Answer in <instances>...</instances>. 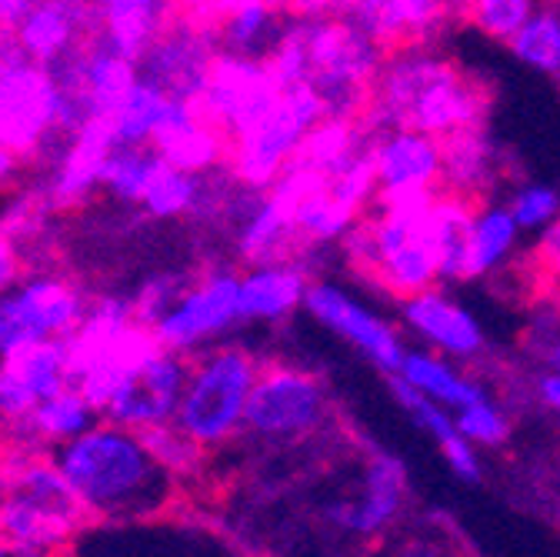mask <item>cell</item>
<instances>
[{
    "mask_svg": "<svg viewBox=\"0 0 560 557\" xmlns=\"http://www.w3.org/2000/svg\"><path fill=\"white\" fill-rule=\"evenodd\" d=\"M490 94L451 57L428 50V44L390 50L374 78L364 120L374 130L407 127L444 137L480 127L487 120Z\"/></svg>",
    "mask_w": 560,
    "mask_h": 557,
    "instance_id": "cell-1",
    "label": "cell"
},
{
    "mask_svg": "<svg viewBox=\"0 0 560 557\" xmlns=\"http://www.w3.org/2000/svg\"><path fill=\"white\" fill-rule=\"evenodd\" d=\"M70 491L88 511H151L164 501L167 467L154 461L137 431L114 421L91 425L60 444L57 461Z\"/></svg>",
    "mask_w": 560,
    "mask_h": 557,
    "instance_id": "cell-2",
    "label": "cell"
},
{
    "mask_svg": "<svg viewBox=\"0 0 560 557\" xmlns=\"http://www.w3.org/2000/svg\"><path fill=\"white\" fill-rule=\"evenodd\" d=\"M431 200L410 207L374 204V214H364L340 237L350 267L394 298H413L434 288L441 270L428 231Z\"/></svg>",
    "mask_w": 560,
    "mask_h": 557,
    "instance_id": "cell-3",
    "label": "cell"
},
{
    "mask_svg": "<svg viewBox=\"0 0 560 557\" xmlns=\"http://www.w3.org/2000/svg\"><path fill=\"white\" fill-rule=\"evenodd\" d=\"M301 27L307 47V84L324 97L327 114L364 117L387 50L347 14L301 18Z\"/></svg>",
    "mask_w": 560,
    "mask_h": 557,
    "instance_id": "cell-4",
    "label": "cell"
},
{
    "mask_svg": "<svg viewBox=\"0 0 560 557\" xmlns=\"http://www.w3.org/2000/svg\"><path fill=\"white\" fill-rule=\"evenodd\" d=\"M63 137V94L54 71L27 57L14 31L0 27V144L31 161L50 158Z\"/></svg>",
    "mask_w": 560,
    "mask_h": 557,
    "instance_id": "cell-5",
    "label": "cell"
},
{
    "mask_svg": "<svg viewBox=\"0 0 560 557\" xmlns=\"http://www.w3.org/2000/svg\"><path fill=\"white\" fill-rule=\"evenodd\" d=\"M260 361L241 344H214L190 358V378L174 421L203 448L231 441L244 428V410Z\"/></svg>",
    "mask_w": 560,
    "mask_h": 557,
    "instance_id": "cell-6",
    "label": "cell"
},
{
    "mask_svg": "<svg viewBox=\"0 0 560 557\" xmlns=\"http://www.w3.org/2000/svg\"><path fill=\"white\" fill-rule=\"evenodd\" d=\"M324 117L327 104L311 84L284 88L273 107L228 144V174L250 190H267L288 171L304 134Z\"/></svg>",
    "mask_w": 560,
    "mask_h": 557,
    "instance_id": "cell-7",
    "label": "cell"
},
{
    "mask_svg": "<svg viewBox=\"0 0 560 557\" xmlns=\"http://www.w3.org/2000/svg\"><path fill=\"white\" fill-rule=\"evenodd\" d=\"M327 414L330 397L317 374L294 364H260L244 410V428L260 441L294 444L317 434Z\"/></svg>",
    "mask_w": 560,
    "mask_h": 557,
    "instance_id": "cell-8",
    "label": "cell"
},
{
    "mask_svg": "<svg viewBox=\"0 0 560 557\" xmlns=\"http://www.w3.org/2000/svg\"><path fill=\"white\" fill-rule=\"evenodd\" d=\"M84 291L60 274H31L0 294V358L44 337H70L84 321Z\"/></svg>",
    "mask_w": 560,
    "mask_h": 557,
    "instance_id": "cell-9",
    "label": "cell"
},
{
    "mask_svg": "<svg viewBox=\"0 0 560 557\" xmlns=\"http://www.w3.org/2000/svg\"><path fill=\"white\" fill-rule=\"evenodd\" d=\"M241 321V274L231 267H207L190 277L174 307L151 327L167 351L194 358L200 347L224 337Z\"/></svg>",
    "mask_w": 560,
    "mask_h": 557,
    "instance_id": "cell-10",
    "label": "cell"
},
{
    "mask_svg": "<svg viewBox=\"0 0 560 557\" xmlns=\"http://www.w3.org/2000/svg\"><path fill=\"white\" fill-rule=\"evenodd\" d=\"M280 91L284 88L277 84V78L270 74L264 57L221 47L194 107L200 111L203 120H210L218 130H224L228 144H231L234 137L250 130L273 107Z\"/></svg>",
    "mask_w": 560,
    "mask_h": 557,
    "instance_id": "cell-11",
    "label": "cell"
},
{
    "mask_svg": "<svg viewBox=\"0 0 560 557\" xmlns=\"http://www.w3.org/2000/svg\"><path fill=\"white\" fill-rule=\"evenodd\" d=\"M374 174L377 197L374 204L410 207L428 204L441 190V141L431 134L390 127L374 134Z\"/></svg>",
    "mask_w": 560,
    "mask_h": 557,
    "instance_id": "cell-12",
    "label": "cell"
},
{
    "mask_svg": "<svg viewBox=\"0 0 560 557\" xmlns=\"http://www.w3.org/2000/svg\"><path fill=\"white\" fill-rule=\"evenodd\" d=\"M218 54H221L218 31L180 14L151 44V50L140 60V74L161 84L171 97L194 104L197 94L203 91V81Z\"/></svg>",
    "mask_w": 560,
    "mask_h": 557,
    "instance_id": "cell-13",
    "label": "cell"
},
{
    "mask_svg": "<svg viewBox=\"0 0 560 557\" xmlns=\"http://www.w3.org/2000/svg\"><path fill=\"white\" fill-rule=\"evenodd\" d=\"M187 378H190V358L161 347V351L148 364H140L107 401L104 407L107 421L130 428V431H144L151 425L174 421Z\"/></svg>",
    "mask_w": 560,
    "mask_h": 557,
    "instance_id": "cell-14",
    "label": "cell"
},
{
    "mask_svg": "<svg viewBox=\"0 0 560 557\" xmlns=\"http://www.w3.org/2000/svg\"><path fill=\"white\" fill-rule=\"evenodd\" d=\"M304 311L327 327L330 334H337L340 340H347L350 347L374 361L377 368H384L387 374H394L404 361V347H400V334L374 311H368L361 301L350 298L343 288L330 285V281H311L307 298H304Z\"/></svg>",
    "mask_w": 560,
    "mask_h": 557,
    "instance_id": "cell-15",
    "label": "cell"
},
{
    "mask_svg": "<svg viewBox=\"0 0 560 557\" xmlns=\"http://www.w3.org/2000/svg\"><path fill=\"white\" fill-rule=\"evenodd\" d=\"M114 151L110 117H88L78 130H70L50 154V174L44 184V200L50 211H74L101 190V171Z\"/></svg>",
    "mask_w": 560,
    "mask_h": 557,
    "instance_id": "cell-16",
    "label": "cell"
},
{
    "mask_svg": "<svg viewBox=\"0 0 560 557\" xmlns=\"http://www.w3.org/2000/svg\"><path fill=\"white\" fill-rule=\"evenodd\" d=\"M407 467L387 451L368 457L361 487L350 498L327 504V521L354 537H381L404 511Z\"/></svg>",
    "mask_w": 560,
    "mask_h": 557,
    "instance_id": "cell-17",
    "label": "cell"
},
{
    "mask_svg": "<svg viewBox=\"0 0 560 557\" xmlns=\"http://www.w3.org/2000/svg\"><path fill=\"white\" fill-rule=\"evenodd\" d=\"M404 324L417 337H424L444 358L474 361L487 347L480 321L464 304H457L451 294H444L438 285L413 294V298H404Z\"/></svg>",
    "mask_w": 560,
    "mask_h": 557,
    "instance_id": "cell-18",
    "label": "cell"
},
{
    "mask_svg": "<svg viewBox=\"0 0 560 557\" xmlns=\"http://www.w3.org/2000/svg\"><path fill=\"white\" fill-rule=\"evenodd\" d=\"M14 34L27 57L54 67L94 37V0H37Z\"/></svg>",
    "mask_w": 560,
    "mask_h": 557,
    "instance_id": "cell-19",
    "label": "cell"
},
{
    "mask_svg": "<svg viewBox=\"0 0 560 557\" xmlns=\"http://www.w3.org/2000/svg\"><path fill=\"white\" fill-rule=\"evenodd\" d=\"M311 274L301 257L267 260L241 274V321L244 324H280L304 307Z\"/></svg>",
    "mask_w": 560,
    "mask_h": 557,
    "instance_id": "cell-20",
    "label": "cell"
},
{
    "mask_svg": "<svg viewBox=\"0 0 560 557\" xmlns=\"http://www.w3.org/2000/svg\"><path fill=\"white\" fill-rule=\"evenodd\" d=\"M451 0H358L347 18H354L387 54L400 47L428 44L451 18Z\"/></svg>",
    "mask_w": 560,
    "mask_h": 557,
    "instance_id": "cell-21",
    "label": "cell"
},
{
    "mask_svg": "<svg viewBox=\"0 0 560 557\" xmlns=\"http://www.w3.org/2000/svg\"><path fill=\"white\" fill-rule=\"evenodd\" d=\"M167 164L190 171V174H210L228 164V137L210 120L200 117V111L190 101L174 97L171 111L151 144Z\"/></svg>",
    "mask_w": 560,
    "mask_h": 557,
    "instance_id": "cell-22",
    "label": "cell"
},
{
    "mask_svg": "<svg viewBox=\"0 0 560 557\" xmlns=\"http://www.w3.org/2000/svg\"><path fill=\"white\" fill-rule=\"evenodd\" d=\"M504 181V158L480 127L457 130L441 141V190L483 204V197Z\"/></svg>",
    "mask_w": 560,
    "mask_h": 557,
    "instance_id": "cell-23",
    "label": "cell"
},
{
    "mask_svg": "<svg viewBox=\"0 0 560 557\" xmlns=\"http://www.w3.org/2000/svg\"><path fill=\"white\" fill-rule=\"evenodd\" d=\"M184 0H94V37L130 60H144Z\"/></svg>",
    "mask_w": 560,
    "mask_h": 557,
    "instance_id": "cell-24",
    "label": "cell"
},
{
    "mask_svg": "<svg viewBox=\"0 0 560 557\" xmlns=\"http://www.w3.org/2000/svg\"><path fill=\"white\" fill-rule=\"evenodd\" d=\"M390 394L413 417V425L424 428L438 441V448H441L444 461L451 464V471L457 477H464L467 484H477L480 474H483V467H480V457H477L474 444L460 434V428L454 421V410H447L444 404H438L428 394H420L417 387H410L397 374H390Z\"/></svg>",
    "mask_w": 560,
    "mask_h": 557,
    "instance_id": "cell-25",
    "label": "cell"
},
{
    "mask_svg": "<svg viewBox=\"0 0 560 557\" xmlns=\"http://www.w3.org/2000/svg\"><path fill=\"white\" fill-rule=\"evenodd\" d=\"M477 204L451 190H438L428 207V231L438 254L441 281H470V231Z\"/></svg>",
    "mask_w": 560,
    "mask_h": 557,
    "instance_id": "cell-26",
    "label": "cell"
},
{
    "mask_svg": "<svg viewBox=\"0 0 560 557\" xmlns=\"http://www.w3.org/2000/svg\"><path fill=\"white\" fill-rule=\"evenodd\" d=\"M81 514L74 508H60L21 491H11V498L0 504V534L21 547H40L57 544L78 527Z\"/></svg>",
    "mask_w": 560,
    "mask_h": 557,
    "instance_id": "cell-27",
    "label": "cell"
},
{
    "mask_svg": "<svg viewBox=\"0 0 560 557\" xmlns=\"http://www.w3.org/2000/svg\"><path fill=\"white\" fill-rule=\"evenodd\" d=\"M394 374L400 381H407L410 387H417L420 394H428L438 404H444L447 410H460L474 401L490 397L483 384H477L474 378L457 371L447 358L428 355V351H407Z\"/></svg>",
    "mask_w": 560,
    "mask_h": 557,
    "instance_id": "cell-28",
    "label": "cell"
},
{
    "mask_svg": "<svg viewBox=\"0 0 560 557\" xmlns=\"http://www.w3.org/2000/svg\"><path fill=\"white\" fill-rule=\"evenodd\" d=\"M207 197V174H190L164 158L154 167V177L140 197V211L154 221H177V218H200Z\"/></svg>",
    "mask_w": 560,
    "mask_h": 557,
    "instance_id": "cell-29",
    "label": "cell"
},
{
    "mask_svg": "<svg viewBox=\"0 0 560 557\" xmlns=\"http://www.w3.org/2000/svg\"><path fill=\"white\" fill-rule=\"evenodd\" d=\"M171 94L154 84L151 78L140 74L127 97L117 104L110 114V130H114V144H154V137L171 111Z\"/></svg>",
    "mask_w": 560,
    "mask_h": 557,
    "instance_id": "cell-30",
    "label": "cell"
},
{
    "mask_svg": "<svg viewBox=\"0 0 560 557\" xmlns=\"http://www.w3.org/2000/svg\"><path fill=\"white\" fill-rule=\"evenodd\" d=\"M521 228L508 204H477L470 231V277L494 274L517 251Z\"/></svg>",
    "mask_w": 560,
    "mask_h": 557,
    "instance_id": "cell-31",
    "label": "cell"
},
{
    "mask_svg": "<svg viewBox=\"0 0 560 557\" xmlns=\"http://www.w3.org/2000/svg\"><path fill=\"white\" fill-rule=\"evenodd\" d=\"M4 361L18 381L34 394V401L40 404L44 397L70 387V351H67V337H44L37 344L21 347L18 355L0 358Z\"/></svg>",
    "mask_w": 560,
    "mask_h": 557,
    "instance_id": "cell-32",
    "label": "cell"
},
{
    "mask_svg": "<svg viewBox=\"0 0 560 557\" xmlns=\"http://www.w3.org/2000/svg\"><path fill=\"white\" fill-rule=\"evenodd\" d=\"M94 407H91V401L70 384V387H63V391H57V394H50V397H44L24 421L31 425V431L37 434V438H44V441H70V438H78V434H84L91 425H94Z\"/></svg>",
    "mask_w": 560,
    "mask_h": 557,
    "instance_id": "cell-33",
    "label": "cell"
},
{
    "mask_svg": "<svg viewBox=\"0 0 560 557\" xmlns=\"http://www.w3.org/2000/svg\"><path fill=\"white\" fill-rule=\"evenodd\" d=\"M161 154L148 144H114L101 171V190L120 204H137L144 197Z\"/></svg>",
    "mask_w": 560,
    "mask_h": 557,
    "instance_id": "cell-34",
    "label": "cell"
},
{
    "mask_svg": "<svg viewBox=\"0 0 560 557\" xmlns=\"http://www.w3.org/2000/svg\"><path fill=\"white\" fill-rule=\"evenodd\" d=\"M280 31V11L267 0H241L234 11L218 24V40L224 50L264 57Z\"/></svg>",
    "mask_w": 560,
    "mask_h": 557,
    "instance_id": "cell-35",
    "label": "cell"
},
{
    "mask_svg": "<svg viewBox=\"0 0 560 557\" xmlns=\"http://www.w3.org/2000/svg\"><path fill=\"white\" fill-rule=\"evenodd\" d=\"M514 57L540 74H560V14L550 8H537L534 18L508 40Z\"/></svg>",
    "mask_w": 560,
    "mask_h": 557,
    "instance_id": "cell-36",
    "label": "cell"
},
{
    "mask_svg": "<svg viewBox=\"0 0 560 557\" xmlns=\"http://www.w3.org/2000/svg\"><path fill=\"white\" fill-rule=\"evenodd\" d=\"M537 0H460V14L474 24L483 37L511 40L537 11Z\"/></svg>",
    "mask_w": 560,
    "mask_h": 557,
    "instance_id": "cell-37",
    "label": "cell"
},
{
    "mask_svg": "<svg viewBox=\"0 0 560 557\" xmlns=\"http://www.w3.org/2000/svg\"><path fill=\"white\" fill-rule=\"evenodd\" d=\"M190 277L194 274H184V270H158V274L144 277V281L137 285V291L130 294L133 317L140 324L154 327L174 307V301L184 294V288L190 285Z\"/></svg>",
    "mask_w": 560,
    "mask_h": 557,
    "instance_id": "cell-38",
    "label": "cell"
},
{
    "mask_svg": "<svg viewBox=\"0 0 560 557\" xmlns=\"http://www.w3.org/2000/svg\"><path fill=\"white\" fill-rule=\"evenodd\" d=\"M140 441L148 444V451L154 454V461L161 467H167L171 474L174 471H194L197 461H200V451L203 444H197L177 421H164V425H151L144 431H137Z\"/></svg>",
    "mask_w": 560,
    "mask_h": 557,
    "instance_id": "cell-39",
    "label": "cell"
},
{
    "mask_svg": "<svg viewBox=\"0 0 560 557\" xmlns=\"http://www.w3.org/2000/svg\"><path fill=\"white\" fill-rule=\"evenodd\" d=\"M454 421H457V428H460V434L477 448H501L508 438H511V425H508V417H504V410L490 401V397H483V401H474V404H467V407H460V410H454Z\"/></svg>",
    "mask_w": 560,
    "mask_h": 557,
    "instance_id": "cell-40",
    "label": "cell"
},
{
    "mask_svg": "<svg viewBox=\"0 0 560 557\" xmlns=\"http://www.w3.org/2000/svg\"><path fill=\"white\" fill-rule=\"evenodd\" d=\"M524 351L547 371L560 374V307H544L524 330Z\"/></svg>",
    "mask_w": 560,
    "mask_h": 557,
    "instance_id": "cell-41",
    "label": "cell"
},
{
    "mask_svg": "<svg viewBox=\"0 0 560 557\" xmlns=\"http://www.w3.org/2000/svg\"><path fill=\"white\" fill-rule=\"evenodd\" d=\"M508 207L521 231H544L560 214V194L547 184H524Z\"/></svg>",
    "mask_w": 560,
    "mask_h": 557,
    "instance_id": "cell-42",
    "label": "cell"
},
{
    "mask_svg": "<svg viewBox=\"0 0 560 557\" xmlns=\"http://www.w3.org/2000/svg\"><path fill=\"white\" fill-rule=\"evenodd\" d=\"M534 270L540 277V285L553 298H560V214L540 231L534 244Z\"/></svg>",
    "mask_w": 560,
    "mask_h": 557,
    "instance_id": "cell-43",
    "label": "cell"
},
{
    "mask_svg": "<svg viewBox=\"0 0 560 557\" xmlns=\"http://www.w3.org/2000/svg\"><path fill=\"white\" fill-rule=\"evenodd\" d=\"M381 557H464L454 541L438 534H404L384 547Z\"/></svg>",
    "mask_w": 560,
    "mask_h": 557,
    "instance_id": "cell-44",
    "label": "cell"
},
{
    "mask_svg": "<svg viewBox=\"0 0 560 557\" xmlns=\"http://www.w3.org/2000/svg\"><path fill=\"white\" fill-rule=\"evenodd\" d=\"M37 407L34 394L18 381V374L0 361V417L8 421H24V417Z\"/></svg>",
    "mask_w": 560,
    "mask_h": 557,
    "instance_id": "cell-45",
    "label": "cell"
},
{
    "mask_svg": "<svg viewBox=\"0 0 560 557\" xmlns=\"http://www.w3.org/2000/svg\"><path fill=\"white\" fill-rule=\"evenodd\" d=\"M21 281V247L18 237L0 228V294H8Z\"/></svg>",
    "mask_w": 560,
    "mask_h": 557,
    "instance_id": "cell-46",
    "label": "cell"
},
{
    "mask_svg": "<svg viewBox=\"0 0 560 557\" xmlns=\"http://www.w3.org/2000/svg\"><path fill=\"white\" fill-rule=\"evenodd\" d=\"M241 4V0H184V18L197 21V24H207V27H214L228 18V11H234Z\"/></svg>",
    "mask_w": 560,
    "mask_h": 557,
    "instance_id": "cell-47",
    "label": "cell"
},
{
    "mask_svg": "<svg viewBox=\"0 0 560 557\" xmlns=\"http://www.w3.org/2000/svg\"><path fill=\"white\" fill-rule=\"evenodd\" d=\"M280 14H294V18H314V14H330L327 0H267Z\"/></svg>",
    "mask_w": 560,
    "mask_h": 557,
    "instance_id": "cell-48",
    "label": "cell"
},
{
    "mask_svg": "<svg viewBox=\"0 0 560 557\" xmlns=\"http://www.w3.org/2000/svg\"><path fill=\"white\" fill-rule=\"evenodd\" d=\"M37 0H0V27L4 31H18L21 21L31 14V8Z\"/></svg>",
    "mask_w": 560,
    "mask_h": 557,
    "instance_id": "cell-49",
    "label": "cell"
},
{
    "mask_svg": "<svg viewBox=\"0 0 560 557\" xmlns=\"http://www.w3.org/2000/svg\"><path fill=\"white\" fill-rule=\"evenodd\" d=\"M24 164H27V161H24L18 151H11V148L0 144V190L11 187V184H18V177H21Z\"/></svg>",
    "mask_w": 560,
    "mask_h": 557,
    "instance_id": "cell-50",
    "label": "cell"
},
{
    "mask_svg": "<svg viewBox=\"0 0 560 557\" xmlns=\"http://www.w3.org/2000/svg\"><path fill=\"white\" fill-rule=\"evenodd\" d=\"M537 397H540V404H547L550 410H557L560 414V374H540V381H537Z\"/></svg>",
    "mask_w": 560,
    "mask_h": 557,
    "instance_id": "cell-51",
    "label": "cell"
},
{
    "mask_svg": "<svg viewBox=\"0 0 560 557\" xmlns=\"http://www.w3.org/2000/svg\"><path fill=\"white\" fill-rule=\"evenodd\" d=\"M557 81H560V74H557Z\"/></svg>",
    "mask_w": 560,
    "mask_h": 557,
    "instance_id": "cell-52",
    "label": "cell"
}]
</instances>
